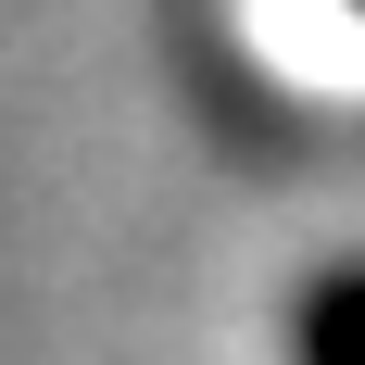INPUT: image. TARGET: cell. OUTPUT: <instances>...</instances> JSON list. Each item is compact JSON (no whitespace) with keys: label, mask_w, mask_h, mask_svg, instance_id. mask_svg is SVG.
<instances>
[{"label":"cell","mask_w":365,"mask_h":365,"mask_svg":"<svg viewBox=\"0 0 365 365\" xmlns=\"http://www.w3.org/2000/svg\"><path fill=\"white\" fill-rule=\"evenodd\" d=\"M315 353H328V365H365V290H328V302H315Z\"/></svg>","instance_id":"obj_2"},{"label":"cell","mask_w":365,"mask_h":365,"mask_svg":"<svg viewBox=\"0 0 365 365\" xmlns=\"http://www.w3.org/2000/svg\"><path fill=\"white\" fill-rule=\"evenodd\" d=\"M240 26L277 76L302 88H365V13L353 0H240Z\"/></svg>","instance_id":"obj_1"}]
</instances>
